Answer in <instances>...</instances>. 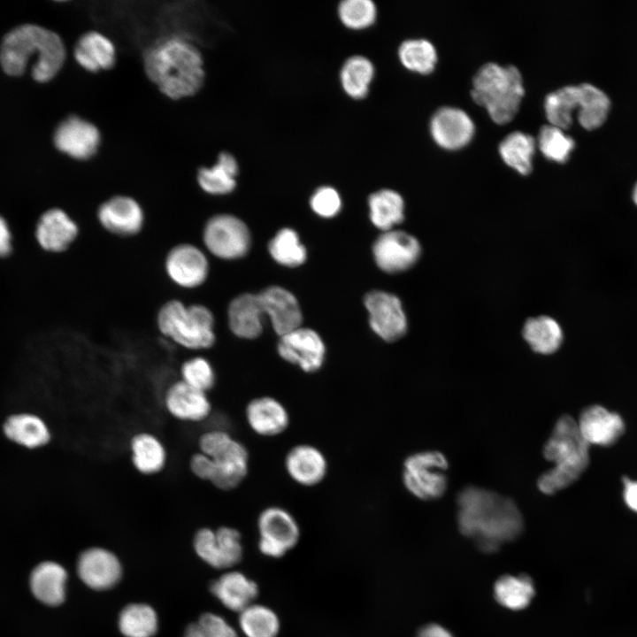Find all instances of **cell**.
Returning <instances> with one entry per match:
<instances>
[{"instance_id":"2","label":"cell","mask_w":637,"mask_h":637,"mask_svg":"<svg viewBox=\"0 0 637 637\" xmlns=\"http://www.w3.org/2000/svg\"><path fill=\"white\" fill-rule=\"evenodd\" d=\"M143 67L157 89L173 100L193 96L205 79L200 50L180 35L160 38L149 46L143 54Z\"/></svg>"},{"instance_id":"49","label":"cell","mask_w":637,"mask_h":637,"mask_svg":"<svg viewBox=\"0 0 637 637\" xmlns=\"http://www.w3.org/2000/svg\"><path fill=\"white\" fill-rule=\"evenodd\" d=\"M188 467L195 478L210 483L212 476V467L208 456L196 450L189 457Z\"/></svg>"},{"instance_id":"20","label":"cell","mask_w":637,"mask_h":637,"mask_svg":"<svg viewBox=\"0 0 637 637\" xmlns=\"http://www.w3.org/2000/svg\"><path fill=\"white\" fill-rule=\"evenodd\" d=\"M430 133L434 141L446 150L464 147L473 137L475 126L464 110L453 106H442L432 116Z\"/></svg>"},{"instance_id":"23","label":"cell","mask_w":637,"mask_h":637,"mask_svg":"<svg viewBox=\"0 0 637 637\" xmlns=\"http://www.w3.org/2000/svg\"><path fill=\"white\" fill-rule=\"evenodd\" d=\"M77 570L81 579L96 590L112 587L121 577L118 557L111 551L98 547L88 549L80 555Z\"/></svg>"},{"instance_id":"35","label":"cell","mask_w":637,"mask_h":637,"mask_svg":"<svg viewBox=\"0 0 637 637\" xmlns=\"http://www.w3.org/2000/svg\"><path fill=\"white\" fill-rule=\"evenodd\" d=\"M4 431L9 439L28 448L43 446L50 440L46 424L39 417L31 414L10 417L4 423Z\"/></svg>"},{"instance_id":"14","label":"cell","mask_w":637,"mask_h":637,"mask_svg":"<svg viewBox=\"0 0 637 637\" xmlns=\"http://www.w3.org/2000/svg\"><path fill=\"white\" fill-rule=\"evenodd\" d=\"M372 254L380 270L399 273L411 269L421 255V246L413 235L400 230L381 234L374 242Z\"/></svg>"},{"instance_id":"40","label":"cell","mask_w":637,"mask_h":637,"mask_svg":"<svg viewBox=\"0 0 637 637\" xmlns=\"http://www.w3.org/2000/svg\"><path fill=\"white\" fill-rule=\"evenodd\" d=\"M398 57L405 68L421 74L432 73L437 63L435 47L422 38L403 41L398 48Z\"/></svg>"},{"instance_id":"32","label":"cell","mask_w":637,"mask_h":637,"mask_svg":"<svg viewBox=\"0 0 637 637\" xmlns=\"http://www.w3.org/2000/svg\"><path fill=\"white\" fill-rule=\"evenodd\" d=\"M67 573L58 564L44 562L37 565L30 577L33 595L42 603L58 606L65 600Z\"/></svg>"},{"instance_id":"1","label":"cell","mask_w":637,"mask_h":637,"mask_svg":"<svg viewBox=\"0 0 637 637\" xmlns=\"http://www.w3.org/2000/svg\"><path fill=\"white\" fill-rule=\"evenodd\" d=\"M460 532L472 538L484 552H495L523 531L524 520L510 497L476 486L463 488L457 497Z\"/></svg>"},{"instance_id":"33","label":"cell","mask_w":637,"mask_h":637,"mask_svg":"<svg viewBox=\"0 0 637 637\" xmlns=\"http://www.w3.org/2000/svg\"><path fill=\"white\" fill-rule=\"evenodd\" d=\"M523 336L534 352L542 355L555 353L564 338L560 325L548 316L527 319L523 328Z\"/></svg>"},{"instance_id":"22","label":"cell","mask_w":637,"mask_h":637,"mask_svg":"<svg viewBox=\"0 0 637 637\" xmlns=\"http://www.w3.org/2000/svg\"><path fill=\"white\" fill-rule=\"evenodd\" d=\"M130 462L141 475L156 476L163 472L169 462V453L163 440L155 433L141 430L134 433L127 442Z\"/></svg>"},{"instance_id":"34","label":"cell","mask_w":637,"mask_h":637,"mask_svg":"<svg viewBox=\"0 0 637 637\" xmlns=\"http://www.w3.org/2000/svg\"><path fill=\"white\" fill-rule=\"evenodd\" d=\"M370 219L379 229L387 232L404 219V202L402 196L392 189H380L368 199Z\"/></svg>"},{"instance_id":"29","label":"cell","mask_w":637,"mask_h":637,"mask_svg":"<svg viewBox=\"0 0 637 637\" xmlns=\"http://www.w3.org/2000/svg\"><path fill=\"white\" fill-rule=\"evenodd\" d=\"M210 590L225 607L237 612L251 605L258 595L257 583L239 572L223 574L211 582Z\"/></svg>"},{"instance_id":"17","label":"cell","mask_w":637,"mask_h":637,"mask_svg":"<svg viewBox=\"0 0 637 637\" xmlns=\"http://www.w3.org/2000/svg\"><path fill=\"white\" fill-rule=\"evenodd\" d=\"M96 218L104 230L119 237L138 234L145 222L142 205L125 195L113 196L104 201L97 208Z\"/></svg>"},{"instance_id":"31","label":"cell","mask_w":637,"mask_h":637,"mask_svg":"<svg viewBox=\"0 0 637 637\" xmlns=\"http://www.w3.org/2000/svg\"><path fill=\"white\" fill-rule=\"evenodd\" d=\"M579 86V106L576 119L584 129L593 131L602 127L611 110V100L601 88L583 82Z\"/></svg>"},{"instance_id":"8","label":"cell","mask_w":637,"mask_h":637,"mask_svg":"<svg viewBox=\"0 0 637 637\" xmlns=\"http://www.w3.org/2000/svg\"><path fill=\"white\" fill-rule=\"evenodd\" d=\"M448 468L447 457L438 450L412 453L403 461V484L411 495L419 500L439 499L448 487Z\"/></svg>"},{"instance_id":"3","label":"cell","mask_w":637,"mask_h":637,"mask_svg":"<svg viewBox=\"0 0 637 637\" xmlns=\"http://www.w3.org/2000/svg\"><path fill=\"white\" fill-rule=\"evenodd\" d=\"M34 55L33 78L40 82L51 80L61 69L65 59L63 41L56 33L36 25L19 26L3 40L0 61L10 75L24 73L27 61Z\"/></svg>"},{"instance_id":"45","label":"cell","mask_w":637,"mask_h":637,"mask_svg":"<svg viewBox=\"0 0 637 637\" xmlns=\"http://www.w3.org/2000/svg\"><path fill=\"white\" fill-rule=\"evenodd\" d=\"M180 380L190 387L210 393L217 384V374L209 359L193 356L185 359L179 369Z\"/></svg>"},{"instance_id":"24","label":"cell","mask_w":637,"mask_h":637,"mask_svg":"<svg viewBox=\"0 0 637 637\" xmlns=\"http://www.w3.org/2000/svg\"><path fill=\"white\" fill-rule=\"evenodd\" d=\"M576 421L582 438L589 446H610L625 431L621 417L600 405L586 408Z\"/></svg>"},{"instance_id":"48","label":"cell","mask_w":637,"mask_h":637,"mask_svg":"<svg viewBox=\"0 0 637 637\" xmlns=\"http://www.w3.org/2000/svg\"><path fill=\"white\" fill-rule=\"evenodd\" d=\"M311 207L323 218H333L339 213L342 199L334 188L324 186L318 188L311 197Z\"/></svg>"},{"instance_id":"9","label":"cell","mask_w":637,"mask_h":637,"mask_svg":"<svg viewBox=\"0 0 637 637\" xmlns=\"http://www.w3.org/2000/svg\"><path fill=\"white\" fill-rule=\"evenodd\" d=\"M202 240L205 249L223 260H235L244 257L251 243L247 225L238 217L219 213L204 223Z\"/></svg>"},{"instance_id":"16","label":"cell","mask_w":637,"mask_h":637,"mask_svg":"<svg viewBox=\"0 0 637 637\" xmlns=\"http://www.w3.org/2000/svg\"><path fill=\"white\" fill-rule=\"evenodd\" d=\"M279 356L306 373L318 372L326 360V346L318 333L299 327L282 336L277 344Z\"/></svg>"},{"instance_id":"53","label":"cell","mask_w":637,"mask_h":637,"mask_svg":"<svg viewBox=\"0 0 637 637\" xmlns=\"http://www.w3.org/2000/svg\"><path fill=\"white\" fill-rule=\"evenodd\" d=\"M632 199L634 204L637 206V181L634 183L632 190Z\"/></svg>"},{"instance_id":"51","label":"cell","mask_w":637,"mask_h":637,"mask_svg":"<svg viewBox=\"0 0 637 637\" xmlns=\"http://www.w3.org/2000/svg\"><path fill=\"white\" fill-rule=\"evenodd\" d=\"M11 250V232L5 219L0 216V257L8 256Z\"/></svg>"},{"instance_id":"39","label":"cell","mask_w":637,"mask_h":637,"mask_svg":"<svg viewBox=\"0 0 637 637\" xmlns=\"http://www.w3.org/2000/svg\"><path fill=\"white\" fill-rule=\"evenodd\" d=\"M119 627L126 637H152L157 629V614L147 604H129L119 614Z\"/></svg>"},{"instance_id":"15","label":"cell","mask_w":637,"mask_h":637,"mask_svg":"<svg viewBox=\"0 0 637 637\" xmlns=\"http://www.w3.org/2000/svg\"><path fill=\"white\" fill-rule=\"evenodd\" d=\"M373 332L382 340L392 342L407 331V319L400 299L388 292L372 290L364 299Z\"/></svg>"},{"instance_id":"13","label":"cell","mask_w":637,"mask_h":637,"mask_svg":"<svg viewBox=\"0 0 637 637\" xmlns=\"http://www.w3.org/2000/svg\"><path fill=\"white\" fill-rule=\"evenodd\" d=\"M164 267L169 280L185 289L197 288L204 284L210 272L205 253L197 246L186 242L169 249Z\"/></svg>"},{"instance_id":"37","label":"cell","mask_w":637,"mask_h":637,"mask_svg":"<svg viewBox=\"0 0 637 637\" xmlns=\"http://www.w3.org/2000/svg\"><path fill=\"white\" fill-rule=\"evenodd\" d=\"M579 106V86L566 85L549 93L544 101L546 117L550 125L564 130L573 123Z\"/></svg>"},{"instance_id":"47","label":"cell","mask_w":637,"mask_h":637,"mask_svg":"<svg viewBox=\"0 0 637 637\" xmlns=\"http://www.w3.org/2000/svg\"><path fill=\"white\" fill-rule=\"evenodd\" d=\"M184 637H238V635L223 618L212 613H204L197 622L188 625Z\"/></svg>"},{"instance_id":"26","label":"cell","mask_w":637,"mask_h":637,"mask_svg":"<svg viewBox=\"0 0 637 637\" xmlns=\"http://www.w3.org/2000/svg\"><path fill=\"white\" fill-rule=\"evenodd\" d=\"M79 234V227L63 210L54 208L45 211L40 218L35 235L39 244L50 252L67 249Z\"/></svg>"},{"instance_id":"12","label":"cell","mask_w":637,"mask_h":637,"mask_svg":"<svg viewBox=\"0 0 637 637\" xmlns=\"http://www.w3.org/2000/svg\"><path fill=\"white\" fill-rule=\"evenodd\" d=\"M240 532L223 526L216 530L203 527L196 531L193 546L196 554L211 566L227 568L238 564L242 556Z\"/></svg>"},{"instance_id":"11","label":"cell","mask_w":637,"mask_h":637,"mask_svg":"<svg viewBox=\"0 0 637 637\" xmlns=\"http://www.w3.org/2000/svg\"><path fill=\"white\" fill-rule=\"evenodd\" d=\"M161 403L169 417L184 424H203L213 414L209 394L190 387L180 379L165 388Z\"/></svg>"},{"instance_id":"10","label":"cell","mask_w":637,"mask_h":637,"mask_svg":"<svg viewBox=\"0 0 637 637\" xmlns=\"http://www.w3.org/2000/svg\"><path fill=\"white\" fill-rule=\"evenodd\" d=\"M259 551L272 558H280L295 548L300 539V526L294 515L279 505L263 509L257 516Z\"/></svg>"},{"instance_id":"21","label":"cell","mask_w":637,"mask_h":637,"mask_svg":"<svg viewBox=\"0 0 637 637\" xmlns=\"http://www.w3.org/2000/svg\"><path fill=\"white\" fill-rule=\"evenodd\" d=\"M244 418L255 434L265 438L281 435L290 426V414L287 407L271 395L250 399L244 408Z\"/></svg>"},{"instance_id":"38","label":"cell","mask_w":637,"mask_h":637,"mask_svg":"<svg viewBox=\"0 0 637 637\" xmlns=\"http://www.w3.org/2000/svg\"><path fill=\"white\" fill-rule=\"evenodd\" d=\"M374 76L372 63L364 56H352L343 64L340 80L344 92L353 99H362L368 94Z\"/></svg>"},{"instance_id":"27","label":"cell","mask_w":637,"mask_h":637,"mask_svg":"<svg viewBox=\"0 0 637 637\" xmlns=\"http://www.w3.org/2000/svg\"><path fill=\"white\" fill-rule=\"evenodd\" d=\"M73 56L86 71L98 73L113 67L116 63V48L112 41L98 31H88L77 41Z\"/></svg>"},{"instance_id":"43","label":"cell","mask_w":637,"mask_h":637,"mask_svg":"<svg viewBox=\"0 0 637 637\" xmlns=\"http://www.w3.org/2000/svg\"><path fill=\"white\" fill-rule=\"evenodd\" d=\"M268 249L272 258L288 267H296L306 260L305 247L291 228L280 229L270 241Z\"/></svg>"},{"instance_id":"25","label":"cell","mask_w":637,"mask_h":637,"mask_svg":"<svg viewBox=\"0 0 637 637\" xmlns=\"http://www.w3.org/2000/svg\"><path fill=\"white\" fill-rule=\"evenodd\" d=\"M258 296L264 313L270 317L279 336L301 327V309L296 298L289 291L279 286H272L260 292Z\"/></svg>"},{"instance_id":"36","label":"cell","mask_w":637,"mask_h":637,"mask_svg":"<svg viewBox=\"0 0 637 637\" xmlns=\"http://www.w3.org/2000/svg\"><path fill=\"white\" fill-rule=\"evenodd\" d=\"M536 141L526 133L514 131L508 134L499 144V154L506 165L520 174H528L533 169Z\"/></svg>"},{"instance_id":"41","label":"cell","mask_w":637,"mask_h":637,"mask_svg":"<svg viewBox=\"0 0 637 637\" xmlns=\"http://www.w3.org/2000/svg\"><path fill=\"white\" fill-rule=\"evenodd\" d=\"M534 595L532 579L526 576L506 575L500 578L495 585V595L498 602L508 609L526 608Z\"/></svg>"},{"instance_id":"44","label":"cell","mask_w":637,"mask_h":637,"mask_svg":"<svg viewBox=\"0 0 637 637\" xmlns=\"http://www.w3.org/2000/svg\"><path fill=\"white\" fill-rule=\"evenodd\" d=\"M537 145L546 158L565 163L575 148V141L565 130L548 124L541 127Z\"/></svg>"},{"instance_id":"30","label":"cell","mask_w":637,"mask_h":637,"mask_svg":"<svg viewBox=\"0 0 637 637\" xmlns=\"http://www.w3.org/2000/svg\"><path fill=\"white\" fill-rule=\"evenodd\" d=\"M238 171V162L234 156L223 151L218 155L213 165L203 166L197 170L196 181L204 193L225 196L234 190Z\"/></svg>"},{"instance_id":"50","label":"cell","mask_w":637,"mask_h":637,"mask_svg":"<svg viewBox=\"0 0 637 637\" xmlns=\"http://www.w3.org/2000/svg\"><path fill=\"white\" fill-rule=\"evenodd\" d=\"M623 484L625 503L632 510L637 512V480L625 478Z\"/></svg>"},{"instance_id":"19","label":"cell","mask_w":637,"mask_h":637,"mask_svg":"<svg viewBox=\"0 0 637 637\" xmlns=\"http://www.w3.org/2000/svg\"><path fill=\"white\" fill-rule=\"evenodd\" d=\"M284 469L289 479L303 487H314L328 474V460L315 445L298 443L291 447L284 457Z\"/></svg>"},{"instance_id":"28","label":"cell","mask_w":637,"mask_h":637,"mask_svg":"<svg viewBox=\"0 0 637 637\" xmlns=\"http://www.w3.org/2000/svg\"><path fill=\"white\" fill-rule=\"evenodd\" d=\"M264 314L258 294L239 295L230 302L227 308L229 328L238 338L255 339L262 333Z\"/></svg>"},{"instance_id":"46","label":"cell","mask_w":637,"mask_h":637,"mask_svg":"<svg viewBox=\"0 0 637 637\" xmlns=\"http://www.w3.org/2000/svg\"><path fill=\"white\" fill-rule=\"evenodd\" d=\"M338 15L346 27L359 30L374 23L377 8L371 0H344L338 6Z\"/></svg>"},{"instance_id":"6","label":"cell","mask_w":637,"mask_h":637,"mask_svg":"<svg viewBox=\"0 0 637 637\" xmlns=\"http://www.w3.org/2000/svg\"><path fill=\"white\" fill-rule=\"evenodd\" d=\"M156 323L165 338L188 350H206L216 342L214 316L203 304L169 300L159 308Z\"/></svg>"},{"instance_id":"5","label":"cell","mask_w":637,"mask_h":637,"mask_svg":"<svg viewBox=\"0 0 637 637\" xmlns=\"http://www.w3.org/2000/svg\"><path fill=\"white\" fill-rule=\"evenodd\" d=\"M525 89L519 70L511 65L484 64L472 81L471 95L498 124L510 121L519 108Z\"/></svg>"},{"instance_id":"7","label":"cell","mask_w":637,"mask_h":637,"mask_svg":"<svg viewBox=\"0 0 637 637\" xmlns=\"http://www.w3.org/2000/svg\"><path fill=\"white\" fill-rule=\"evenodd\" d=\"M197 450L208 456L212 467L210 484L221 491L237 488L248 477L250 457L248 448L230 432L219 427L203 431L196 439Z\"/></svg>"},{"instance_id":"4","label":"cell","mask_w":637,"mask_h":637,"mask_svg":"<svg viewBox=\"0 0 637 637\" xmlns=\"http://www.w3.org/2000/svg\"><path fill=\"white\" fill-rule=\"evenodd\" d=\"M542 453L553 466L538 478L537 487L548 495L574 483L589 463V445L582 438L576 419L566 414L556 420Z\"/></svg>"},{"instance_id":"18","label":"cell","mask_w":637,"mask_h":637,"mask_svg":"<svg viewBox=\"0 0 637 637\" xmlns=\"http://www.w3.org/2000/svg\"><path fill=\"white\" fill-rule=\"evenodd\" d=\"M102 137L98 127L79 116H70L56 128L54 143L58 150L77 160H88L99 150Z\"/></svg>"},{"instance_id":"52","label":"cell","mask_w":637,"mask_h":637,"mask_svg":"<svg viewBox=\"0 0 637 637\" xmlns=\"http://www.w3.org/2000/svg\"><path fill=\"white\" fill-rule=\"evenodd\" d=\"M417 637H452V635L442 626L430 624L420 629Z\"/></svg>"},{"instance_id":"42","label":"cell","mask_w":637,"mask_h":637,"mask_svg":"<svg viewBox=\"0 0 637 637\" xmlns=\"http://www.w3.org/2000/svg\"><path fill=\"white\" fill-rule=\"evenodd\" d=\"M239 625L247 637H277L280 620L270 608L251 604L240 612Z\"/></svg>"}]
</instances>
